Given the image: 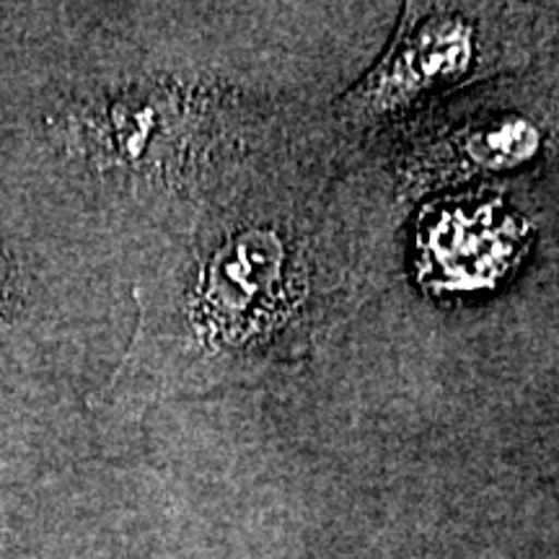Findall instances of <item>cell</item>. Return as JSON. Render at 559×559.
Wrapping results in <instances>:
<instances>
[{"mask_svg":"<svg viewBox=\"0 0 559 559\" xmlns=\"http://www.w3.org/2000/svg\"><path fill=\"white\" fill-rule=\"evenodd\" d=\"M355 215L332 166L296 153L223 181L135 290V332L96 407L254 386L311 358L366 280Z\"/></svg>","mask_w":559,"mask_h":559,"instance_id":"cell-1","label":"cell"},{"mask_svg":"<svg viewBox=\"0 0 559 559\" xmlns=\"http://www.w3.org/2000/svg\"><path fill=\"white\" fill-rule=\"evenodd\" d=\"M249 122L234 96L198 83H73L37 109L29 140L75 187L171 190L194 207L257 160L234 135Z\"/></svg>","mask_w":559,"mask_h":559,"instance_id":"cell-2","label":"cell"},{"mask_svg":"<svg viewBox=\"0 0 559 559\" xmlns=\"http://www.w3.org/2000/svg\"><path fill=\"white\" fill-rule=\"evenodd\" d=\"M487 73V13L464 5H407L386 55L342 99V117L355 130L400 122L438 94Z\"/></svg>","mask_w":559,"mask_h":559,"instance_id":"cell-3","label":"cell"},{"mask_svg":"<svg viewBox=\"0 0 559 559\" xmlns=\"http://www.w3.org/2000/svg\"><path fill=\"white\" fill-rule=\"evenodd\" d=\"M26 317V288L21 264L0 236V340L16 330Z\"/></svg>","mask_w":559,"mask_h":559,"instance_id":"cell-4","label":"cell"}]
</instances>
